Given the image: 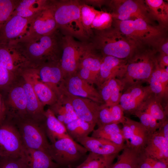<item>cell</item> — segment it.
Here are the masks:
<instances>
[{
    "label": "cell",
    "instance_id": "33",
    "mask_svg": "<svg viewBox=\"0 0 168 168\" xmlns=\"http://www.w3.org/2000/svg\"><path fill=\"white\" fill-rule=\"evenodd\" d=\"M48 1L43 0L17 1L12 15L26 18L31 17L44 7Z\"/></svg>",
    "mask_w": 168,
    "mask_h": 168
},
{
    "label": "cell",
    "instance_id": "50",
    "mask_svg": "<svg viewBox=\"0 0 168 168\" xmlns=\"http://www.w3.org/2000/svg\"><path fill=\"white\" fill-rule=\"evenodd\" d=\"M6 113V107L0 93V124L4 121Z\"/></svg>",
    "mask_w": 168,
    "mask_h": 168
},
{
    "label": "cell",
    "instance_id": "48",
    "mask_svg": "<svg viewBox=\"0 0 168 168\" xmlns=\"http://www.w3.org/2000/svg\"><path fill=\"white\" fill-rule=\"evenodd\" d=\"M156 59L157 63L161 68L165 69L168 68V55L157 53Z\"/></svg>",
    "mask_w": 168,
    "mask_h": 168
},
{
    "label": "cell",
    "instance_id": "13",
    "mask_svg": "<svg viewBox=\"0 0 168 168\" xmlns=\"http://www.w3.org/2000/svg\"><path fill=\"white\" fill-rule=\"evenodd\" d=\"M61 93L68 99L78 118L96 125L98 114L101 105L91 100L73 96L65 89L63 83L60 86Z\"/></svg>",
    "mask_w": 168,
    "mask_h": 168
},
{
    "label": "cell",
    "instance_id": "42",
    "mask_svg": "<svg viewBox=\"0 0 168 168\" xmlns=\"http://www.w3.org/2000/svg\"><path fill=\"white\" fill-rule=\"evenodd\" d=\"M138 168H168V164L146 155L142 151Z\"/></svg>",
    "mask_w": 168,
    "mask_h": 168
},
{
    "label": "cell",
    "instance_id": "39",
    "mask_svg": "<svg viewBox=\"0 0 168 168\" xmlns=\"http://www.w3.org/2000/svg\"><path fill=\"white\" fill-rule=\"evenodd\" d=\"M132 114L137 117L141 123L150 135L155 132L159 128L160 124L148 113L142 109H139Z\"/></svg>",
    "mask_w": 168,
    "mask_h": 168
},
{
    "label": "cell",
    "instance_id": "31",
    "mask_svg": "<svg viewBox=\"0 0 168 168\" xmlns=\"http://www.w3.org/2000/svg\"><path fill=\"white\" fill-rule=\"evenodd\" d=\"M91 136L104 138L118 145H125V141L122 129L116 124L112 123L98 127L93 131Z\"/></svg>",
    "mask_w": 168,
    "mask_h": 168
},
{
    "label": "cell",
    "instance_id": "27",
    "mask_svg": "<svg viewBox=\"0 0 168 168\" xmlns=\"http://www.w3.org/2000/svg\"><path fill=\"white\" fill-rule=\"evenodd\" d=\"M102 57V55L94 49L90 42L78 67L85 69L89 72L95 81L96 85L99 76Z\"/></svg>",
    "mask_w": 168,
    "mask_h": 168
},
{
    "label": "cell",
    "instance_id": "28",
    "mask_svg": "<svg viewBox=\"0 0 168 168\" xmlns=\"http://www.w3.org/2000/svg\"><path fill=\"white\" fill-rule=\"evenodd\" d=\"M8 102L13 112H14L15 117H26V99L22 86H16L11 90Z\"/></svg>",
    "mask_w": 168,
    "mask_h": 168
},
{
    "label": "cell",
    "instance_id": "29",
    "mask_svg": "<svg viewBox=\"0 0 168 168\" xmlns=\"http://www.w3.org/2000/svg\"><path fill=\"white\" fill-rule=\"evenodd\" d=\"M26 58L15 49L0 45V63L11 72L13 73Z\"/></svg>",
    "mask_w": 168,
    "mask_h": 168
},
{
    "label": "cell",
    "instance_id": "35",
    "mask_svg": "<svg viewBox=\"0 0 168 168\" xmlns=\"http://www.w3.org/2000/svg\"><path fill=\"white\" fill-rule=\"evenodd\" d=\"M96 125L77 118L68 123L65 127L69 136L76 141L88 136L94 130Z\"/></svg>",
    "mask_w": 168,
    "mask_h": 168
},
{
    "label": "cell",
    "instance_id": "5",
    "mask_svg": "<svg viewBox=\"0 0 168 168\" xmlns=\"http://www.w3.org/2000/svg\"><path fill=\"white\" fill-rule=\"evenodd\" d=\"M54 15L58 29L63 35H68L87 42L90 39L82 24L81 1L77 0L52 1Z\"/></svg>",
    "mask_w": 168,
    "mask_h": 168
},
{
    "label": "cell",
    "instance_id": "49",
    "mask_svg": "<svg viewBox=\"0 0 168 168\" xmlns=\"http://www.w3.org/2000/svg\"><path fill=\"white\" fill-rule=\"evenodd\" d=\"M160 126L157 131L161 134L168 141V119L162 122H159Z\"/></svg>",
    "mask_w": 168,
    "mask_h": 168
},
{
    "label": "cell",
    "instance_id": "19",
    "mask_svg": "<svg viewBox=\"0 0 168 168\" xmlns=\"http://www.w3.org/2000/svg\"><path fill=\"white\" fill-rule=\"evenodd\" d=\"M77 141L88 151L98 155L109 156L118 154L126 146L117 145L107 140L88 136L80 138Z\"/></svg>",
    "mask_w": 168,
    "mask_h": 168
},
{
    "label": "cell",
    "instance_id": "51",
    "mask_svg": "<svg viewBox=\"0 0 168 168\" xmlns=\"http://www.w3.org/2000/svg\"><path fill=\"white\" fill-rule=\"evenodd\" d=\"M82 2L86 4H91L100 7L103 5L106 4L107 0H84Z\"/></svg>",
    "mask_w": 168,
    "mask_h": 168
},
{
    "label": "cell",
    "instance_id": "43",
    "mask_svg": "<svg viewBox=\"0 0 168 168\" xmlns=\"http://www.w3.org/2000/svg\"><path fill=\"white\" fill-rule=\"evenodd\" d=\"M114 123L112 114L109 106L104 104L100 105L96 124L98 127Z\"/></svg>",
    "mask_w": 168,
    "mask_h": 168
},
{
    "label": "cell",
    "instance_id": "21",
    "mask_svg": "<svg viewBox=\"0 0 168 168\" xmlns=\"http://www.w3.org/2000/svg\"><path fill=\"white\" fill-rule=\"evenodd\" d=\"M20 159L21 168H59L61 166L45 152L25 147L24 155Z\"/></svg>",
    "mask_w": 168,
    "mask_h": 168
},
{
    "label": "cell",
    "instance_id": "45",
    "mask_svg": "<svg viewBox=\"0 0 168 168\" xmlns=\"http://www.w3.org/2000/svg\"><path fill=\"white\" fill-rule=\"evenodd\" d=\"M0 168H21L20 158L0 157Z\"/></svg>",
    "mask_w": 168,
    "mask_h": 168
},
{
    "label": "cell",
    "instance_id": "9",
    "mask_svg": "<svg viewBox=\"0 0 168 168\" xmlns=\"http://www.w3.org/2000/svg\"><path fill=\"white\" fill-rule=\"evenodd\" d=\"M87 152L85 148L70 138H61L51 143L48 151L53 160L61 166H70Z\"/></svg>",
    "mask_w": 168,
    "mask_h": 168
},
{
    "label": "cell",
    "instance_id": "12",
    "mask_svg": "<svg viewBox=\"0 0 168 168\" xmlns=\"http://www.w3.org/2000/svg\"><path fill=\"white\" fill-rule=\"evenodd\" d=\"M119 104L124 112L132 114L139 109L152 94L149 86L137 84L125 88Z\"/></svg>",
    "mask_w": 168,
    "mask_h": 168
},
{
    "label": "cell",
    "instance_id": "41",
    "mask_svg": "<svg viewBox=\"0 0 168 168\" xmlns=\"http://www.w3.org/2000/svg\"><path fill=\"white\" fill-rule=\"evenodd\" d=\"M17 1L0 0V30L12 15Z\"/></svg>",
    "mask_w": 168,
    "mask_h": 168
},
{
    "label": "cell",
    "instance_id": "25",
    "mask_svg": "<svg viewBox=\"0 0 168 168\" xmlns=\"http://www.w3.org/2000/svg\"><path fill=\"white\" fill-rule=\"evenodd\" d=\"M44 116V127L47 137L51 143L61 138H71L65 125L57 119L49 108L45 111Z\"/></svg>",
    "mask_w": 168,
    "mask_h": 168
},
{
    "label": "cell",
    "instance_id": "46",
    "mask_svg": "<svg viewBox=\"0 0 168 168\" xmlns=\"http://www.w3.org/2000/svg\"><path fill=\"white\" fill-rule=\"evenodd\" d=\"M13 74L0 63V88L9 85L12 80Z\"/></svg>",
    "mask_w": 168,
    "mask_h": 168
},
{
    "label": "cell",
    "instance_id": "26",
    "mask_svg": "<svg viewBox=\"0 0 168 168\" xmlns=\"http://www.w3.org/2000/svg\"><path fill=\"white\" fill-rule=\"evenodd\" d=\"M61 94L57 102L50 106L49 108L57 119L65 126L78 117L68 98Z\"/></svg>",
    "mask_w": 168,
    "mask_h": 168
},
{
    "label": "cell",
    "instance_id": "30",
    "mask_svg": "<svg viewBox=\"0 0 168 168\" xmlns=\"http://www.w3.org/2000/svg\"><path fill=\"white\" fill-rule=\"evenodd\" d=\"M151 19L156 20L160 26L167 29L168 4L162 0H145Z\"/></svg>",
    "mask_w": 168,
    "mask_h": 168
},
{
    "label": "cell",
    "instance_id": "16",
    "mask_svg": "<svg viewBox=\"0 0 168 168\" xmlns=\"http://www.w3.org/2000/svg\"><path fill=\"white\" fill-rule=\"evenodd\" d=\"M122 129L126 145L143 150L150 135L145 127L139 122L125 116Z\"/></svg>",
    "mask_w": 168,
    "mask_h": 168
},
{
    "label": "cell",
    "instance_id": "32",
    "mask_svg": "<svg viewBox=\"0 0 168 168\" xmlns=\"http://www.w3.org/2000/svg\"><path fill=\"white\" fill-rule=\"evenodd\" d=\"M118 160L110 168H138L143 150L133 148L126 145Z\"/></svg>",
    "mask_w": 168,
    "mask_h": 168
},
{
    "label": "cell",
    "instance_id": "2",
    "mask_svg": "<svg viewBox=\"0 0 168 168\" xmlns=\"http://www.w3.org/2000/svg\"><path fill=\"white\" fill-rule=\"evenodd\" d=\"M112 26L138 47L154 49L161 41L167 37V29L140 18L124 21L113 19Z\"/></svg>",
    "mask_w": 168,
    "mask_h": 168
},
{
    "label": "cell",
    "instance_id": "3",
    "mask_svg": "<svg viewBox=\"0 0 168 168\" xmlns=\"http://www.w3.org/2000/svg\"><path fill=\"white\" fill-rule=\"evenodd\" d=\"M92 30L90 43L94 49L102 55L128 59L138 47L113 26L102 30Z\"/></svg>",
    "mask_w": 168,
    "mask_h": 168
},
{
    "label": "cell",
    "instance_id": "18",
    "mask_svg": "<svg viewBox=\"0 0 168 168\" xmlns=\"http://www.w3.org/2000/svg\"><path fill=\"white\" fill-rule=\"evenodd\" d=\"M96 85L98 88L109 79H120L124 73L127 59H121L109 55H102Z\"/></svg>",
    "mask_w": 168,
    "mask_h": 168
},
{
    "label": "cell",
    "instance_id": "52",
    "mask_svg": "<svg viewBox=\"0 0 168 168\" xmlns=\"http://www.w3.org/2000/svg\"><path fill=\"white\" fill-rule=\"evenodd\" d=\"M66 168H71L70 166H68Z\"/></svg>",
    "mask_w": 168,
    "mask_h": 168
},
{
    "label": "cell",
    "instance_id": "8",
    "mask_svg": "<svg viewBox=\"0 0 168 168\" xmlns=\"http://www.w3.org/2000/svg\"><path fill=\"white\" fill-rule=\"evenodd\" d=\"M106 4L113 19L124 21L140 18L153 24L144 0H112L107 1Z\"/></svg>",
    "mask_w": 168,
    "mask_h": 168
},
{
    "label": "cell",
    "instance_id": "6",
    "mask_svg": "<svg viewBox=\"0 0 168 168\" xmlns=\"http://www.w3.org/2000/svg\"><path fill=\"white\" fill-rule=\"evenodd\" d=\"M89 44L77 41L71 36L62 35L59 63L64 79L76 73Z\"/></svg>",
    "mask_w": 168,
    "mask_h": 168
},
{
    "label": "cell",
    "instance_id": "47",
    "mask_svg": "<svg viewBox=\"0 0 168 168\" xmlns=\"http://www.w3.org/2000/svg\"><path fill=\"white\" fill-rule=\"evenodd\" d=\"M154 49L158 53L168 55V39L167 37L160 41L156 46Z\"/></svg>",
    "mask_w": 168,
    "mask_h": 168
},
{
    "label": "cell",
    "instance_id": "1",
    "mask_svg": "<svg viewBox=\"0 0 168 168\" xmlns=\"http://www.w3.org/2000/svg\"><path fill=\"white\" fill-rule=\"evenodd\" d=\"M57 31L48 35L23 37L9 46L30 59L59 61L62 35Z\"/></svg>",
    "mask_w": 168,
    "mask_h": 168
},
{
    "label": "cell",
    "instance_id": "4",
    "mask_svg": "<svg viewBox=\"0 0 168 168\" xmlns=\"http://www.w3.org/2000/svg\"><path fill=\"white\" fill-rule=\"evenodd\" d=\"M157 53L155 49L149 47L137 48L127 59L124 73L119 79L124 89L133 85L148 82L155 68Z\"/></svg>",
    "mask_w": 168,
    "mask_h": 168
},
{
    "label": "cell",
    "instance_id": "37",
    "mask_svg": "<svg viewBox=\"0 0 168 168\" xmlns=\"http://www.w3.org/2000/svg\"><path fill=\"white\" fill-rule=\"evenodd\" d=\"M152 94L161 100H167L168 98V88L166 87L162 82L160 75V67L157 61L155 68L152 72L148 82Z\"/></svg>",
    "mask_w": 168,
    "mask_h": 168
},
{
    "label": "cell",
    "instance_id": "23",
    "mask_svg": "<svg viewBox=\"0 0 168 168\" xmlns=\"http://www.w3.org/2000/svg\"><path fill=\"white\" fill-rule=\"evenodd\" d=\"M23 78L24 82L22 86L26 99V117L43 124L42 122L45 118L44 106L39 100L30 82L26 78Z\"/></svg>",
    "mask_w": 168,
    "mask_h": 168
},
{
    "label": "cell",
    "instance_id": "7",
    "mask_svg": "<svg viewBox=\"0 0 168 168\" xmlns=\"http://www.w3.org/2000/svg\"><path fill=\"white\" fill-rule=\"evenodd\" d=\"M13 123L17 128L24 147L40 150L48 154L50 144L47 138L44 124L26 117H15Z\"/></svg>",
    "mask_w": 168,
    "mask_h": 168
},
{
    "label": "cell",
    "instance_id": "38",
    "mask_svg": "<svg viewBox=\"0 0 168 168\" xmlns=\"http://www.w3.org/2000/svg\"><path fill=\"white\" fill-rule=\"evenodd\" d=\"M81 16L83 26L89 38L93 35L91 26L93 20L99 11L81 1Z\"/></svg>",
    "mask_w": 168,
    "mask_h": 168
},
{
    "label": "cell",
    "instance_id": "44",
    "mask_svg": "<svg viewBox=\"0 0 168 168\" xmlns=\"http://www.w3.org/2000/svg\"><path fill=\"white\" fill-rule=\"evenodd\" d=\"M112 114L114 123H122L125 119L124 111L119 104L109 106Z\"/></svg>",
    "mask_w": 168,
    "mask_h": 168
},
{
    "label": "cell",
    "instance_id": "34",
    "mask_svg": "<svg viewBox=\"0 0 168 168\" xmlns=\"http://www.w3.org/2000/svg\"><path fill=\"white\" fill-rule=\"evenodd\" d=\"M162 102L152 94L139 109L145 110L159 122H162L167 119L168 115V106L164 107Z\"/></svg>",
    "mask_w": 168,
    "mask_h": 168
},
{
    "label": "cell",
    "instance_id": "24",
    "mask_svg": "<svg viewBox=\"0 0 168 168\" xmlns=\"http://www.w3.org/2000/svg\"><path fill=\"white\" fill-rule=\"evenodd\" d=\"M98 91L104 104L110 106L119 104L124 89L121 81L116 78H110L98 87Z\"/></svg>",
    "mask_w": 168,
    "mask_h": 168
},
{
    "label": "cell",
    "instance_id": "20",
    "mask_svg": "<svg viewBox=\"0 0 168 168\" xmlns=\"http://www.w3.org/2000/svg\"><path fill=\"white\" fill-rule=\"evenodd\" d=\"M22 76L30 82L39 100L44 106H50L57 102V96L48 85L40 80L36 69L26 70Z\"/></svg>",
    "mask_w": 168,
    "mask_h": 168
},
{
    "label": "cell",
    "instance_id": "40",
    "mask_svg": "<svg viewBox=\"0 0 168 168\" xmlns=\"http://www.w3.org/2000/svg\"><path fill=\"white\" fill-rule=\"evenodd\" d=\"M113 18L110 12L99 11L95 17L91 26L92 30H102L112 26Z\"/></svg>",
    "mask_w": 168,
    "mask_h": 168
},
{
    "label": "cell",
    "instance_id": "10",
    "mask_svg": "<svg viewBox=\"0 0 168 168\" xmlns=\"http://www.w3.org/2000/svg\"><path fill=\"white\" fill-rule=\"evenodd\" d=\"M25 147L18 130L13 122L0 124V157L20 158Z\"/></svg>",
    "mask_w": 168,
    "mask_h": 168
},
{
    "label": "cell",
    "instance_id": "11",
    "mask_svg": "<svg viewBox=\"0 0 168 168\" xmlns=\"http://www.w3.org/2000/svg\"><path fill=\"white\" fill-rule=\"evenodd\" d=\"M58 29L52 1H49L44 7L30 18L28 33L23 37L49 35Z\"/></svg>",
    "mask_w": 168,
    "mask_h": 168
},
{
    "label": "cell",
    "instance_id": "36",
    "mask_svg": "<svg viewBox=\"0 0 168 168\" xmlns=\"http://www.w3.org/2000/svg\"><path fill=\"white\" fill-rule=\"evenodd\" d=\"M117 155L102 156L90 152L86 159L76 168H107Z\"/></svg>",
    "mask_w": 168,
    "mask_h": 168
},
{
    "label": "cell",
    "instance_id": "14",
    "mask_svg": "<svg viewBox=\"0 0 168 168\" xmlns=\"http://www.w3.org/2000/svg\"><path fill=\"white\" fill-rule=\"evenodd\" d=\"M30 19L12 15L0 30V45L7 46L26 36L28 33Z\"/></svg>",
    "mask_w": 168,
    "mask_h": 168
},
{
    "label": "cell",
    "instance_id": "15",
    "mask_svg": "<svg viewBox=\"0 0 168 168\" xmlns=\"http://www.w3.org/2000/svg\"><path fill=\"white\" fill-rule=\"evenodd\" d=\"M63 84L68 92L73 96L91 100L100 105L104 104L99 91L76 73L64 78Z\"/></svg>",
    "mask_w": 168,
    "mask_h": 168
},
{
    "label": "cell",
    "instance_id": "17",
    "mask_svg": "<svg viewBox=\"0 0 168 168\" xmlns=\"http://www.w3.org/2000/svg\"><path fill=\"white\" fill-rule=\"evenodd\" d=\"M40 80L48 85L58 98L61 95L60 87L64 80L59 61H49L36 70Z\"/></svg>",
    "mask_w": 168,
    "mask_h": 168
},
{
    "label": "cell",
    "instance_id": "22",
    "mask_svg": "<svg viewBox=\"0 0 168 168\" xmlns=\"http://www.w3.org/2000/svg\"><path fill=\"white\" fill-rule=\"evenodd\" d=\"M143 152L151 157L168 164V141L157 130L149 135Z\"/></svg>",
    "mask_w": 168,
    "mask_h": 168
},
{
    "label": "cell",
    "instance_id": "53",
    "mask_svg": "<svg viewBox=\"0 0 168 168\" xmlns=\"http://www.w3.org/2000/svg\"><path fill=\"white\" fill-rule=\"evenodd\" d=\"M111 166H110L109 167H108L107 168H110V167Z\"/></svg>",
    "mask_w": 168,
    "mask_h": 168
}]
</instances>
